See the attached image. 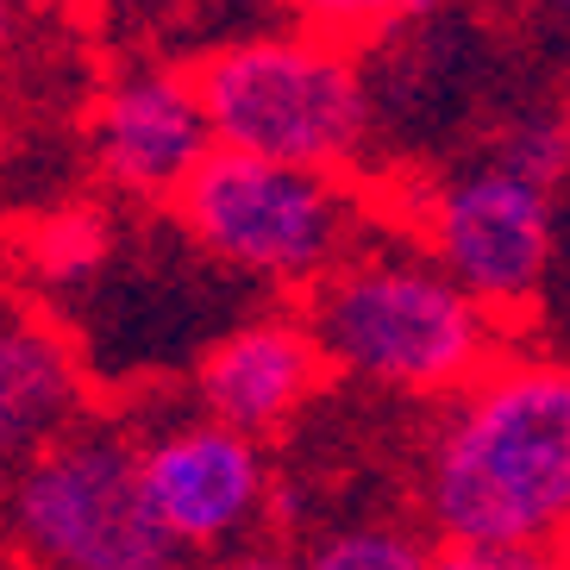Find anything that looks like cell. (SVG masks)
Listing matches in <instances>:
<instances>
[{
    "instance_id": "cell-19",
    "label": "cell",
    "mask_w": 570,
    "mask_h": 570,
    "mask_svg": "<svg viewBox=\"0 0 570 570\" xmlns=\"http://www.w3.org/2000/svg\"><path fill=\"white\" fill-rule=\"evenodd\" d=\"M19 7H26V0H0V57L19 45Z\"/></svg>"
},
{
    "instance_id": "cell-20",
    "label": "cell",
    "mask_w": 570,
    "mask_h": 570,
    "mask_svg": "<svg viewBox=\"0 0 570 570\" xmlns=\"http://www.w3.org/2000/svg\"><path fill=\"white\" fill-rule=\"evenodd\" d=\"M533 7L552 19V26H564V32H570V0H533Z\"/></svg>"
},
{
    "instance_id": "cell-8",
    "label": "cell",
    "mask_w": 570,
    "mask_h": 570,
    "mask_svg": "<svg viewBox=\"0 0 570 570\" xmlns=\"http://www.w3.org/2000/svg\"><path fill=\"white\" fill-rule=\"evenodd\" d=\"M88 157L101 169V183L119 188L126 202L169 207L183 183L214 157L202 95L188 82V69L169 63H132L101 88V101L88 114Z\"/></svg>"
},
{
    "instance_id": "cell-2",
    "label": "cell",
    "mask_w": 570,
    "mask_h": 570,
    "mask_svg": "<svg viewBox=\"0 0 570 570\" xmlns=\"http://www.w3.org/2000/svg\"><path fill=\"white\" fill-rule=\"evenodd\" d=\"M302 326L326 376L395 402H452L508 352V326H495L414 238H364L307 288Z\"/></svg>"
},
{
    "instance_id": "cell-12",
    "label": "cell",
    "mask_w": 570,
    "mask_h": 570,
    "mask_svg": "<svg viewBox=\"0 0 570 570\" xmlns=\"http://www.w3.org/2000/svg\"><path fill=\"white\" fill-rule=\"evenodd\" d=\"M433 539L402 514H345L302 533L295 570H426Z\"/></svg>"
},
{
    "instance_id": "cell-5",
    "label": "cell",
    "mask_w": 570,
    "mask_h": 570,
    "mask_svg": "<svg viewBox=\"0 0 570 570\" xmlns=\"http://www.w3.org/2000/svg\"><path fill=\"white\" fill-rule=\"evenodd\" d=\"M169 207L202 257L269 288H314L364 245L370 226V202L345 176L238 151H214Z\"/></svg>"
},
{
    "instance_id": "cell-6",
    "label": "cell",
    "mask_w": 570,
    "mask_h": 570,
    "mask_svg": "<svg viewBox=\"0 0 570 570\" xmlns=\"http://www.w3.org/2000/svg\"><path fill=\"white\" fill-rule=\"evenodd\" d=\"M558 195L520 183L495 157L445 164L414 202V245L433 257L495 326H527L552 264Z\"/></svg>"
},
{
    "instance_id": "cell-16",
    "label": "cell",
    "mask_w": 570,
    "mask_h": 570,
    "mask_svg": "<svg viewBox=\"0 0 570 570\" xmlns=\"http://www.w3.org/2000/svg\"><path fill=\"white\" fill-rule=\"evenodd\" d=\"M426 570H570V546H433Z\"/></svg>"
},
{
    "instance_id": "cell-17",
    "label": "cell",
    "mask_w": 570,
    "mask_h": 570,
    "mask_svg": "<svg viewBox=\"0 0 570 570\" xmlns=\"http://www.w3.org/2000/svg\"><path fill=\"white\" fill-rule=\"evenodd\" d=\"M195 570H295V552L276 546V539H252V546H233L219 558H202Z\"/></svg>"
},
{
    "instance_id": "cell-15",
    "label": "cell",
    "mask_w": 570,
    "mask_h": 570,
    "mask_svg": "<svg viewBox=\"0 0 570 570\" xmlns=\"http://www.w3.org/2000/svg\"><path fill=\"white\" fill-rule=\"evenodd\" d=\"M546 352L570 357V188L558 195V226H552V264H546V288L533 302V320H527Z\"/></svg>"
},
{
    "instance_id": "cell-1",
    "label": "cell",
    "mask_w": 570,
    "mask_h": 570,
    "mask_svg": "<svg viewBox=\"0 0 570 570\" xmlns=\"http://www.w3.org/2000/svg\"><path fill=\"white\" fill-rule=\"evenodd\" d=\"M433 546H570V357L502 352L420 439Z\"/></svg>"
},
{
    "instance_id": "cell-11",
    "label": "cell",
    "mask_w": 570,
    "mask_h": 570,
    "mask_svg": "<svg viewBox=\"0 0 570 570\" xmlns=\"http://www.w3.org/2000/svg\"><path fill=\"white\" fill-rule=\"evenodd\" d=\"M119 226L107 207L95 202H63L51 214H38L19 238V264L45 295H76V288H95L114 264Z\"/></svg>"
},
{
    "instance_id": "cell-3",
    "label": "cell",
    "mask_w": 570,
    "mask_h": 570,
    "mask_svg": "<svg viewBox=\"0 0 570 570\" xmlns=\"http://www.w3.org/2000/svg\"><path fill=\"white\" fill-rule=\"evenodd\" d=\"M214 151L345 176L376 138L370 76L345 45L314 32H252L188 69Z\"/></svg>"
},
{
    "instance_id": "cell-13",
    "label": "cell",
    "mask_w": 570,
    "mask_h": 570,
    "mask_svg": "<svg viewBox=\"0 0 570 570\" xmlns=\"http://www.w3.org/2000/svg\"><path fill=\"white\" fill-rule=\"evenodd\" d=\"M476 151L495 157L502 169H514L520 183L546 188V195H564L570 188V107H520Z\"/></svg>"
},
{
    "instance_id": "cell-9",
    "label": "cell",
    "mask_w": 570,
    "mask_h": 570,
    "mask_svg": "<svg viewBox=\"0 0 570 570\" xmlns=\"http://www.w3.org/2000/svg\"><path fill=\"white\" fill-rule=\"evenodd\" d=\"M320 383H326V364L302 314H252L207 338L195 364V407L264 445L314 407Z\"/></svg>"
},
{
    "instance_id": "cell-18",
    "label": "cell",
    "mask_w": 570,
    "mask_h": 570,
    "mask_svg": "<svg viewBox=\"0 0 570 570\" xmlns=\"http://www.w3.org/2000/svg\"><path fill=\"white\" fill-rule=\"evenodd\" d=\"M88 13H101L107 26H132V32H145V26H157V19H169L176 7H188V0H82Z\"/></svg>"
},
{
    "instance_id": "cell-4",
    "label": "cell",
    "mask_w": 570,
    "mask_h": 570,
    "mask_svg": "<svg viewBox=\"0 0 570 570\" xmlns=\"http://www.w3.org/2000/svg\"><path fill=\"white\" fill-rule=\"evenodd\" d=\"M0 527L19 570H195L145 508L114 420H82L0 476Z\"/></svg>"
},
{
    "instance_id": "cell-10",
    "label": "cell",
    "mask_w": 570,
    "mask_h": 570,
    "mask_svg": "<svg viewBox=\"0 0 570 570\" xmlns=\"http://www.w3.org/2000/svg\"><path fill=\"white\" fill-rule=\"evenodd\" d=\"M95 420L88 364L45 307L0 295V476Z\"/></svg>"
},
{
    "instance_id": "cell-7",
    "label": "cell",
    "mask_w": 570,
    "mask_h": 570,
    "mask_svg": "<svg viewBox=\"0 0 570 570\" xmlns=\"http://www.w3.org/2000/svg\"><path fill=\"white\" fill-rule=\"evenodd\" d=\"M126 445H132L145 508L188 564L269 533L276 470L257 439L207 420L202 407H164L132 420Z\"/></svg>"
},
{
    "instance_id": "cell-14",
    "label": "cell",
    "mask_w": 570,
    "mask_h": 570,
    "mask_svg": "<svg viewBox=\"0 0 570 570\" xmlns=\"http://www.w3.org/2000/svg\"><path fill=\"white\" fill-rule=\"evenodd\" d=\"M302 19V32L326 45H352V38H395L402 26L426 19L439 0H283Z\"/></svg>"
}]
</instances>
